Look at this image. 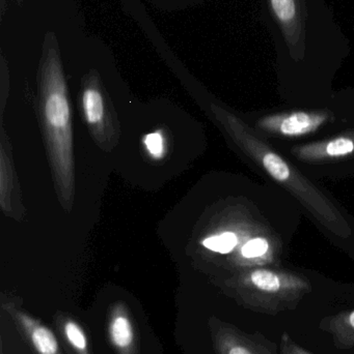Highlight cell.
<instances>
[{"mask_svg":"<svg viewBox=\"0 0 354 354\" xmlns=\"http://www.w3.org/2000/svg\"><path fill=\"white\" fill-rule=\"evenodd\" d=\"M17 318L37 353L60 354L57 340L49 328L26 314L18 313Z\"/></svg>","mask_w":354,"mask_h":354,"instance_id":"4","label":"cell"},{"mask_svg":"<svg viewBox=\"0 0 354 354\" xmlns=\"http://www.w3.org/2000/svg\"><path fill=\"white\" fill-rule=\"evenodd\" d=\"M229 354H251L247 349L243 348V347H234V348L231 349L230 353Z\"/></svg>","mask_w":354,"mask_h":354,"instance_id":"12","label":"cell"},{"mask_svg":"<svg viewBox=\"0 0 354 354\" xmlns=\"http://www.w3.org/2000/svg\"><path fill=\"white\" fill-rule=\"evenodd\" d=\"M245 120L256 134L276 147L322 140L354 124V95H340L317 107L258 110Z\"/></svg>","mask_w":354,"mask_h":354,"instance_id":"2","label":"cell"},{"mask_svg":"<svg viewBox=\"0 0 354 354\" xmlns=\"http://www.w3.org/2000/svg\"><path fill=\"white\" fill-rule=\"evenodd\" d=\"M64 81H60V86L52 91L46 102V116L48 122L53 128H64L67 126L70 118L68 102L66 95L62 91Z\"/></svg>","mask_w":354,"mask_h":354,"instance_id":"6","label":"cell"},{"mask_svg":"<svg viewBox=\"0 0 354 354\" xmlns=\"http://www.w3.org/2000/svg\"><path fill=\"white\" fill-rule=\"evenodd\" d=\"M276 149L314 180L354 178V124L322 140Z\"/></svg>","mask_w":354,"mask_h":354,"instance_id":"3","label":"cell"},{"mask_svg":"<svg viewBox=\"0 0 354 354\" xmlns=\"http://www.w3.org/2000/svg\"><path fill=\"white\" fill-rule=\"evenodd\" d=\"M272 3L276 16L281 20H290L294 16L295 4L293 0H272Z\"/></svg>","mask_w":354,"mask_h":354,"instance_id":"11","label":"cell"},{"mask_svg":"<svg viewBox=\"0 0 354 354\" xmlns=\"http://www.w3.org/2000/svg\"><path fill=\"white\" fill-rule=\"evenodd\" d=\"M251 282L256 288L265 292H278L282 286V280L278 272L270 268H258L251 270Z\"/></svg>","mask_w":354,"mask_h":354,"instance_id":"7","label":"cell"},{"mask_svg":"<svg viewBox=\"0 0 354 354\" xmlns=\"http://www.w3.org/2000/svg\"><path fill=\"white\" fill-rule=\"evenodd\" d=\"M224 126L238 153L263 180L288 195L326 241L354 257V216L242 118L222 112Z\"/></svg>","mask_w":354,"mask_h":354,"instance_id":"1","label":"cell"},{"mask_svg":"<svg viewBox=\"0 0 354 354\" xmlns=\"http://www.w3.org/2000/svg\"><path fill=\"white\" fill-rule=\"evenodd\" d=\"M351 326H353L354 328V312H353V313H351Z\"/></svg>","mask_w":354,"mask_h":354,"instance_id":"13","label":"cell"},{"mask_svg":"<svg viewBox=\"0 0 354 354\" xmlns=\"http://www.w3.org/2000/svg\"><path fill=\"white\" fill-rule=\"evenodd\" d=\"M83 107L89 124H97L103 118V100L101 93L95 88L85 89L83 93Z\"/></svg>","mask_w":354,"mask_h":354,"instance_id":"8","label":"cell"},{"mask_svg":"<svg viewBox=\"0 0 354 354\" xmlns=\"http://www.w3.org/2000/svg\"><path fill=\"white\" fill-rule=\"evenodd\" d=\"M109 337L114 346L122 353H129L134 345V330L123 307L116 308L112 313Z\"/></svg>","mask_w":354,"mask_h":354,"instance_id":"5","label":"cell"},{"mask_svg":"<svg viewBox=\"0 0 354 354\" xmlns=\"http://www.w3.org/2000/svg\"><path fill=\"white\" fill-rule=\"evenodd\" d=\"M145 145L150 155L160 159L164 155V140L160 133H152L145 138Z\"/></svg>","mask_w":354,"mask_h":354,"instance_id":"10","label":"cell"},{"mask_svg":"<svg viewBox=\"0 0 354 354\" xmlns=\"http://www.w3.org/2000/svg\"><path fill=\"white\" fill-rule=\"evenodd\" d=\"M64 333L67 340L77 353L79 354H89L87 336H85L82 328L76 322H71V320L64 322Z\"/></svg>","mask_w":354,"mask_h":354,"instance_id":"9","label":"cell"}]
</instances>
